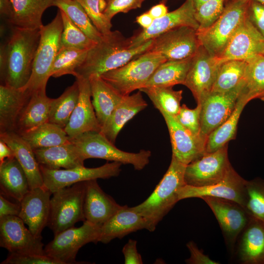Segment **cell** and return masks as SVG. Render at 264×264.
<instances>
[{
    "mask_svg": "<svg viewBox=\"0 0 264 264\" xmlns=\"http://www.w3.org/2000/svg\"><path fill=\"white\" fill-rule=\"evenodd\" d=\"M40 39V29L13 27L9 37L0 45L1 85L16 88L27 85Z\"/></svg>",
    "mask_w": 264,
    "mask_h": 264,
    "instance_id": "cell-1",
    "label": "cell"
},
{
    "mask_svg": "<svg viewBox=\"0 0 264 264\" xmlns=\"http://www.w3.org/2000/svg\"><path fill=\"white\" fill-rule=\"evenodd\" d=\"M153 39L133 48L129 47L128 39L119 31H111L90 48L83 64L76 69L75 77L88 79L93 75L119 67L149 51Z\"/></svg>",
    "mask_w": 264,
    "mask_h": 264,
    "instance_id": "cell-2",
    "label": "cell"
},
{
    "mask_svg": "<svg viewBox=\"0 0 264 264\" xmlns=\"http://www.w3.org/2000/svg\"><path fill=\"white\" fill-rule=\"evenodd\" d=\"M186 166L172 156L167 171L153 193L143 202L132 207L148 220L152 232L179 201L178 191L185 185L184 176Z\"/></svg>",
    "mask_w": 264,
    "mask_h": 264,
    "instance_id": "cell-3",
    "label": "cell"
},
{
    "mask_svg": "<svg viewBox=\"0 0 264 264\" xmlns=\"http://www.w3.org/2000/svg\"><path fill=\"white\" fill-rule=\"evenodd\" d=\"M63 30V20L60 10L49 23L43 25L40 28V42L31 76L27 85L22 88L31 94L45 91L47 82L50 77L52 65L61 48Z\"/></svg>",
    "mask_w": 264,
    "mask_h": 264,
    "instance_id": "cell-4",
    "label": "cell"
},
{
    "mask_svg": "<svg viewBox=\"0 0 264 264\" xmlns=\"http://www.w3.org/2000/svg\"><path fill=\"white\" fill-rule=\"evenodd\" d=\"M76 147L82 158H101L130 164L136 170L143 169L149 163L150 151L141 150L139 152L130 153L115 147L100 132L90 131L69 139Z\"/></svg>",
    "mask_w": 264,
    "mask_h": 264,
    "instance_id": "cell-5",
    "label": "cell"
},
{
    "mask_svg": "<svg viewBox=\"0 0 264 264\" xmlns=\"http://www.w3.org/2000/svg\"><path fill=\"white\" fill-rule=\"evenodd\" d=\"M166 60L160 54L148 51L117 68L100 76L123 96L145 86L156 68Z\"/></svg>",
    "mask_w": 264,
    "mask_h": 264,
    "instance_id": "cell-6",
    "label": "cell"
},
{
    "mask_svg": "<svg viewBox=\"0 0 264 264\" xmlns=\"http://www.w3.org/2000/svg\"><path fill=\"white\" fill-rule=\"evenodd\" d=\"M85 191L86 181L60 189L52 194L47 226L54 236L74 226L79 221L86 220L84 213Z\"/></svg>",
    "mask_w": 264,
    "mask_h": 264,
    "instance_id": "cell-7",
    "label": "cell"
},
{
    "mask_svg": "<svg viewBox=\"0 0 264 264\" xmlns=\"http://www.w3.org/2000/svg\"><path fill=\"white\" fill-rule=\"evenodd\" d=\"M247 2L227 1L220 17L208 28L197 31L200 45L219 58L246 17Z\"/></svg>",
    "mask_w": 264,
    "mask_h": 264,
    "instance_id": "cell-8",
    "label": "cell"
},
{
    "mask_svg": "<svg viewBox=\"0 0 264 264\" xmlns=\"http://www.w3.org/2000/svg\"><path fill=\"white\" fill-rule=\"evenodd\" d=\"M100 234V227L85 220L79 227H70L54 236L45 245L44 253L61 264H81L76 261L78 251L87 243L99 242Z\"/></svg>",
    "mask_w": 264,
    "mask_h": 264,
    "instance_id": "cell-9",
    "label": "cell"
},
{
    "mask_svg": "<svg viewBox=\"0 0 264 264\" xmlns=\"http://www.w3.org/2000/svg\"><path fill=\"white\" fill-rule=\"evenodd\" d=\"M232 167L227 144L216 151L204 153L187 164L184 181L185 184L194 187L211 185L223 179Z\"/></svg>",
    "mask_w": 264,
    "mask_h": 264,
    "instance_id": "cell-10",
    "label": "cell"
},
{
    "mask_svg": "<svg viewBox=\"0 0 264 264\" xmlns=\"http://www.w3.org/2000/svg\"><path fill=\"white\" fill-rule=\"evenodd\" d=\"M122 164L118 162L106 163L96 168L84 166L69 169H49L40 166L44 186L52 194L75 183L98 178L109 179L119 175Z\"/></svg>",
    "mask_w": 264,
    "mask_h": 264,
    "instance_id": "cell-11",
    "label": "cell"
},
{
    "mask_svg": "<svg viewBox=\"0 0 264 264\" xmlns=\"http://www.w3.org/2000/svg\"><path fill=\"white\" fill-rule=\"evenodd\" d=\"M243 86V81L238 87L229 91H211L201 103L199 136L205 143L209 135L233 112Z\"/></svg>",
    "mask_w": 264,
    "mask_h": 264,
    "instance_id": "cell-12",
    "label": "cell"
},
{
    "mask_svg": "<svg viewBox=\"0 0 264 264\" xmlns=\"http://www.w3.org/2000/svg\"><path fill=\"white\" fill-rule=\"evenodd\" d=\"M200 198L214 213L221 229L225 242L232 251L237 241L252 217L239 203L228 199L210 196Z\"/></svg>",
    "mask_w": 264,
    "mask_h": 264,
    "instance_id": "cell-13",
    "label": "cell"
},
{
    "mask_svg": "<svg viewBox=\"0 0 264 264\" xmlns=\"http://www.w3.org/2000/svg\"><path fill=\"white\" fill-rule=\"evenodd\" d=\"M197 31L188 26L174 28L153 39L149 51L160 54L166 61L193 57L200 45Z\"/></svg>",
    "mask_w": 264,
    "mask_h": 264,
    "instance_id": "cell-14",
    "label": "cell"
},
{
    "mask_svg": "<svg viewBox=\"0 0 264 264\" xmlns=\"http://www.w3.org/2000/svg\"><path fill=\"white\" fill-rule=\"evenodd\" d=\"M221 63L201 45L192 57L183 85L192 92L197 104L211 91Z\"/></svg>",
    "mask_w": 264,
    "mask_h": 264,
    "instance_id": "cell-15",
    "label": "cell"
},
{
    "mask_svg": "<svg viewBox=\"0 0 264 264\" xmlns=\"http://www.w3.org/2000/svg\"><path fill=\"white\" fill-rule=\"evenodd\" d=\"M195 7L192 0H185L175 10L163 17L154 19L152 25L143 29L128 38L130 48L137 47L145 42L177 27L188 26L197 30L198 24L196 20Z\"/></svg>",
    "mask_w": 264,
    "mask_h": 264,
    "instance_id": "cell-16",
    "label": "cell"
},
{
    "mask_svg": "<svg viewBox=\"0 0 264 264\" xmlns=\"http://www.w3.org/2000/svg\"><path fill=\"white\" fill-rule=\"evenodd\" d=\"M16 216L0 218V246L10 253L44 254L42 237H35Z\"/></svg>",
    "mask_w": 264,
    "mask_h": 264,
    "instance_id": "cell-17",
    "label": "cell"
},
{
    "mask_svg": "<svg viewBox=\"0 0 264 264\" xmlns=\"http://www.w3.org/2000/svg\"><path fill=\"white\" fill-rule=\"evenodd\" d=\"M246 182L232 167L223 179L214 184L204 187L185 184L178 191V199L210 196L235 201L245 208Z\"/></svg>",
    "mask_w": 264,
    "mask_h": 264,
    "instance_id": "cell-18",
    "label": "cell"
},
{
    "mask_svg": "<svg viewBox=\"0 0 264 264\" xmlns=\"http://www.w3.org/2000/svg\"><path fill=\"white\" fill-rule=\"evenodd\" d=\"M52 194L44 186L37 187L30 189L20 202L19 217L36 237H42V232L47 225Z\"/></svg>",
    "mask_w": 264,
    "mask_h": 264,
    "instance_id": "cell-19",
    "label": "cell"
},
{
    "mask_svg": "<svg viewBox=\"0 0 264 264\" xmlns=\"http://www.w3.org/2000/svg\"><path fill=\"white\" fill-rule=\"evenodd\" d=\"M264 47V37L246 17L219 59L248 61L262 55Z\"/></svg>",
    "mask_w": 264,
    "mask_h": 264,
    "instance_id": "cell-20",
    "label": "cell"
},
{
    "mask_svg": "<svg viewBox=\"0 0 264 264\" xmlns=\"http://www.w3.org/2000/svg\"><path fill=\"white\" fill-rule=\"evenodd\" d=\"M76 80L79 86V99L68 123L64 129L69 139L88 132H100L101 129L90 99L89 79L79 76L76 77Z\"/></svg>",
    "mask_w": 264,
    "mask_h": 264,
    "instance_id": "cell-21",
    "label": "cell"
},
{
    "mask_svg": "<svg viewBox=\"0 0 264 264\" xmlns=\"http://www.w3.org/2000/svg\"><path fill=\"white\" fill-rule=\"evenodd\" d=\"M162 115L170 134L172 156L187 165L205 153L206 143L183 127L176 119L164 111Z\"/></svg>",
    "mask_w": 264,
    "mask_h": 264,
    "instance_id": "cell-22",
    "label": "cell"
},
{
    "mask_svg": "<svg viewBox=\"0 0 264 264\" xmlns=\"http://www.w3.org/2000/svg\"><path fill=\"white\" fill-rule=\"evenodd\" d=\"M122 207L101 189L97 179L86 181L84 201L86 220L101 227Z\"/></svg>",
    "mask_w": 264,
    "mask_h": 264,
    "instance_id": "cell-23",
    "label": "cell"
},
{
    "mask_svg": "<svg viewBox=\"0 0 264 264\" xmlns=\"http://www.w3.org/2000/svg\"><path fill=\"white\" fill-rule=\"evenodd\" d=\"M146 229L152 232L148 220L134 210L124 205L101 227L99 242L108 243L115 239H121L129 234Z\"/></svg>",
    "mask_w": 264,
    "mask_h": 264,
    "instance_id": "cell-24",
    "label": "cell"
},
{
    "mask_svg": "<svg viewBox=\"0 0 264 264\" xmlns=\"http://www.w3.org/2000/svg\"><path fill=\"white\" fill-rule=\"evenodd\" d=\"M237 242L241 264H264V222L252 217Z\"/></svg>",
    "mask_w": 264,
    "mask_h": 264,
    "instance_id": "cell-25",
    "label": "cell"
},
{
    "mask_svg": "<svg viewBox=\"0 0 264 264\" xmlns=\"http://www.w3.org/2000/svg\"><path fill=\"white\" fill-rule=\"evenodd\" d=\"M54 0H9L6 18L13 27L38 29L43 25L42 17Z\"/></svg>",
    "mask_w": 264,
    "mask_h": 264,
    "instance_id": "cell-26",
    "label": "cell"
},
{
    "mask_svg": "<svg viewBox=\"0 0 264 264\" xmlns=\"http://www.w3.org/2000/svg\"><path fill=\"white\" fill-rule=\"evenodd\" d=\"M0 139L13 151L15 157L27 175L30 189L44 186L40 165L30 146L15 132H0Z\"/></svg>",
    "mask_w": 264,
    "mask_h": 264,
    "instance_id": "cell-27",
    "label": "cell"
},
{
    "mask_svg": "<svg viewBox=\"0 0 264 264\" xmlns=\"http://www.w3.org/2000/svg\"><path fill=\"white\" fill-rule=\"evenodd\" d=\"M147 106L140 90L124 96L100 132L114 144L118 134L126 123Z\"/></svg>",
    "mask_w": 264,
    "mask_h": 264,
    "instance_id": "cell-28",
    "label": "cell"
},
{
    "mask_svg": "<svg viewBox=\"0 0 264 264\" xmlns=\"http://www.w3.org/2000/svg\"><path fill=\"white\" fill-rule=\"evenodd\" d=\"M31 94L27 90L0 86V132H16L20 115Z\"/></svg>",
    "mask_w": 264,
    "mask_h": 264,
    "instance_id": "cell-29",
    "label": "cell"
},
{
    "mask_svg": "<svg viewBox=\"0 0 264 264\" xmlns=\"http://www.w3.org/2000/svg\"><path fill=\"white\" fill-rule=\"evenodd\" d=\"M33 151L39 165L47 169H69L84 166L85 160L70 141L62 145Z\"/></svg>",
    "mask_w": 264,
    "mask_h": 264,
    "instance_id": "cell-30",
    "label": "cell"
},
{
    "mask_svg": "<svg viewBox=\"0 0 264 264\" xmlns=\"http://www.w3.org/2000/svg\"><path fill=\"white\" fill-rule=\"evenodd\" d=\"M53 99L45 91L32 93L20 115L15 132L21 134L49 122Z\"/></svg>",
    "mask_w": 264,
    "mask_h": 264,
    "instance_id": "cell-31",
    "label": "cell"
},
{
    "mask_svg": "<svg viewBox=\"0 0 264 264\" xmlns=\"http://www.w3.org/2000/svg\"><path fill=\"white\" fill-rule=\"evenodd\" d=\"M0 194L21 201L30 191L27 175L15 157L0 163Z\"/></svg>",
    "mask_w": 264,
    "mask_h": 264,
    "instance_id": "cell-32",
    "label": "cell"
},
{
    "mask_svg": "<svg viewBox=\"0 0 264 264\" xmlns=\"http://www.w3.org/2000/svg\"><path fill=\"white\" fill-rule=\"evenodd\" d=\"M88 79L92 97V104L102 128L124 96L100 76L93 75Z\"/></svg>",
    "mask_w": 264,
    "mask_h": 264,
    "instance_id": "cell-33",
    "label": "cell"
},
{
    "mask_svg": "<svg viewBox=\"0 0 264 264\" xmlns=\"http://www.w3.org/2000/svg\"><path fill=\"white\" fill-rule=\"evenodd\" d=\"M250 100L241 93L236 107L229 118L218 128L213 131L207 138L205 153L218 150L227 144L235 138L237 125L240 115L246 105Z\"/></svg>",
    "mask_w": 264,
    "mask_h": 264,
    "instance_id": "cell-34",
    "label": "cell"
},
{
    "mask_svg": "<svg viewBox=\"0 0 264 264\" xmlns=\"http://www.w3.org/2000/svg\"><path fill=\"white\" fill-rule=\"evenodd\" d=\"M192 57L176 61H166L155 70L144 87H173L184 85Z\"/></svg>",
    "mask_w": 264,
    "mask_h": 264,
    "instance_id": "cell-35",
    "label": "cell"
},
{
    "mask_svg": "<svg viewBox=\"0 0 264 264\" xmlns=\"http://www.w3.org/2000/svg\"><path fill=\"white\" fill-rule=\"evenodd\" d=\"M20 135L33 150L58 146L70 142L64 129L50 122Z\"/></svg>",
    "mask_w": 264,
    "mask_h": 264,
    "instance_id": "cell-36",
    "label": "cell"
},
{
    "mask_svg": "<svg viewBox=\"0 0 264 264\" xmlns=\"http://www.w3.org/2000/svg\"><path fill=\"white\" fill-rule=\"evenodd\" d=\"M247 61L229 60L221 62L211 91L224 92L238 87L243 81Z\"/></svg>",
    "mask_w": 264,
    "mask_h": 264,
    "instance_id": "cell-37",
    "label": "cell"
},
{
    "mask_svg": "<svg viewBox=\"0 0 264 264\" xmlns=\"http://www.w3.org/2000/svg\"><path fill=\"white\" fill-rule=\"evenodd\" d=\"M79 86L76 80L59 97L53 99L51 104L49 122L65 129L78 101Z\"/></svg>",
    "mask_w": 264,
    "mask_h": 264,
    "instance_id": "cell-38",
    "label": "cell"
},
{
    "mask_svg": "<svg viewBox=\"0 0 264 264\" xmlns=\"http://www.w3.org/2000/svg\"><path fill=\"white\" fill-rule=\"evenodd\" d=\"M53 6L63 11L71 21L96 43L103 35L92 23L86 11L77 0H54Z\"/></svg>",
    "mask_w": 264,
    "mask_h": 264,
    "instance_id": "cell-39",
    "label": "cell"
},
{
    "mask_svg": "<svg viewBox=\"0 0 264 264\" xmlns=\"http://www.w3.org/2000/svg\"><path fill=\"white\" fill-rule=\"evenodd\" d=\"M139 90L147 95L159 112L164 111L174 117L178 114L182 90H175L172 87H148Z\"/></svg>",
    "mask_w": 264,
    "mask_h": 264,
    "instance_id": "cell-40",
    "label": "cell"
},
{
    "mask_svg": "<svg viewBox=\"0 0 264 264\" xmlns=\"http://www.w3.org/2000/svg\"><path fill=\"white\" fill-rule=\"evenodd\" d=\"M247 62L242 93L250 101L254 99L264 101V56L257 55Z\"/></svg>",
    "mask_w": 264,
    "mask_h": 264,
    "instance_id": "cell-41",
    "label": "cell"
},
{
    "mask_svg": "<svg viewBox=\"0 0 264 264\" xmlns=\"http://www.w3.org/2000/svg\"><path fill=\"white\" fill-rule=\"evenodd\" d=\"M88 50L61 47L52 65L50 77L58 78L66 74L75 76L76 69L85 61Z\"/></svg>",
    "mask_w": 264,
    "mask_h": 264,
    "instance_id": "cell-42",
    "label": "cell"
},
{
    "mask_svg": "<svg viewBox=\"0 0 264 264\" xmlns=\"http://www.w3.org/2000/svg\"><path fill=\"white\" fill-rule=\"evenodd\" d=\"M63 30L61 38V47L89 50L97 43L88 37L75 25L61 10Z\"/></svg>",
    "mask_w": 264,
    "mask_h": 264,
    "instance_id": "cell-43",
    "label": "cell"
},
{
    "mask_svg": "<svg viewBox=\"0 0 264 264\" xmlns=\"http://www.w3.org/2000/svg\"><path fill=\"white\" fill-rule=\"evenodd\" d=\"M246 191L245 209L252 218L264 222V179L246 180Z\"/></svg>",
    "mask_w": 264,
    "mask_h": 264,
    "instance_id": "cell-44",
    "label": "cell"
},
{
    "mask_svg": "<svg viewBox=\"0 0 264 264\" xmlns=\"http://www.w3.org/2000/svg\"><path fill=\"white\" fill-rule=\"evenodd\" d=\"M77 0L86 11L93 25L103 35L111 31V21L106 18L104 14L108 0Z\"/></svg>",
    "mask_w": 264,
    "mask_h": 264,
    "instance_id": "cell-45",
    "label": "cell"
},
{
    "mask_svg": "<svg viewBox=\"0 0 264 264\" xmlns=\"http://www.w3.org/2000/svg\"><path fill=\"white\" fill-rule=\"evenodd\" d=\"M225 0H209L195 9V16L198 24V31L210 27L221 15Z\"/></svg>",
    "mask_w": 264,
    "mask_h": 264,
    "instance_id": "cell-46",
    "label": "cell"
},
{
    "mask_svg": "<svg viewBox=\"0 0 264 264\" xmlns=\"http://www.w3.org/2000/svg\"><path fill=\"white\" fill-rule=\"evenodd\" d=\"M201 104H197L194 109L189 108L185 104L181 106L178 114L175 117L183 127L197 136H199L200 116Z\"/></svg>",
    "mask_w": 264,
    "mask_h": 264,
    "instance_id": "cell-47",
    "label": "cell"
},
{
    "mask_svg": "<svg viewBox=\"0 0 264 264\" xmlns=\"http://www.w3.org/2000/svg\"><path fill=\"white\" fill-rule=\"evenodd\" d=\"M1 264H61L44 254L10 253Z\"/></svg>",
    "mask_w": 264,
    "mask_h": 264,
    "instance_id": "cell-48",
    "label": "cell"
},
{
    "mask_svg": "<svg viewBox=\"0 0 264 264\" xmlns=\"http://www.w3.org/2000/svg\"><path fill=\"white\" fill-rule=\"evenodd\" d=\"M145 0H110L104 12L106 18L111 21L119 13H127L139 8Z\"/></svg>",
    "mask_w": 264,
    "mask_h": 264,
    "instance_id": "cell-49",
    "label": "cell"
},
{
    "mask_svg": "<svg viewBox=\"0 0 264 264\" xmlns=\"http://www.w3.org/2000/svg\"><path fill=\"white\" fill-rule=\"evenodd\" d=\"M246 18L264 37V5L257 1H248Z\"/></svg>",
    "mask_w": 264,
    "mask_h": 264,
    "instance_id": "cell-50",
    "label": "cell"
},
{
    "mask_svg": "<svg viewBox=\"0 0 264 264\" xmlns=\"http://www.w3.org/2000/svg\"><path fill=\"white\" fill-rule=\"evenodd\" d=\"M190 256L185 260L188 264H219V262L211 259L205 255L203 251L198 248L196 243L193 241H190L186 244Z\"/></svg>",
    "mask_w": 264,
    "mask_h": 264,
    "instance_id": "cell-51",
    "label": "cell"
},
{
    "mask_svg": "<svg viewBox=\"0 0 264 264\" xmlns=\"http://www.w3.org/2000/svg\"><path fill=\"white\" fill-rule=\"evenodd\" d=\"M125 264H142L141 256L137 249V241L129 239L122 249Z\"/></svg>",
    "mask_w": 264,
    "mask_h": 264,
    "instance_id": "cell-52",
    "label": "cell"
},
{
    "mask_svg": "<svg viewBox=\"0 0 264 264\" xmlns=\"http://www.w3.org/2000/svg\"><path fill=\"white\" fill-rule=\"evenodd\" d=\"M20 211V203H13L5 198L3 195L0 194V218L8 216H19Z\"/></svg>",
    "mask_w": 264,
    "mask_h": 264,
    "instance_id": "cell-53",
    "label": "cell"
},
{
    "mask_svg": "<svg viewBox=\"0 0 264 264\" xmlns=\"http://www.w3.org/2000/svg\"><path fill=\"white\" fill-rule=\"evenodd\" d=\"M166 2V0H163L152 7L147 12L154 19L161 18L169 12Z\"/></svg>",
    "mask_w": 264,
    "mask_h": 264,
    "instance_id": "cell-54",
    "label": "cell"
},
{
    "mask_svg": "<svg viewBox=\"0 0 264 264\" xmlns=\"http://www.w3.org/2000/svg\"><path fill=\"white\" fill-rule=\"evenodd\" d=\"M15 157L11 148L3 140L0 139V163L6 159Z\"/></svg>",
    "mask_w": 264,
    "mask_h": 264,
    "instance_id": "cell-55",
    "label": "cell"
},
{
    "mask_svg": "<svg viewBox=\"0 0 264 264\" xmlns=\"http://www.w3.org/2000/svg\"><path fill=\"white\" fill-rule=\"evenodd\" d=\"M154 19L147 11L136 18V22L140 25L143 29L149 27L153 23Z\"/></svg>",
    "mask_w": 264,
    "mask_h": 264,
    "instance_id": "cell-56",
    "label": "cell"
},
{
    "mask_svg": "<svg viewBox=\"0 0 264 264\" xmlns=\"http://www.w3.org/2000/svg\"><path fill=\"white\" fill-rule=\"evenodd\" d=\"M9 7V0H0V11L2 16H5Z\"/></svg>",
    "mask_w": 264,
    "mask_h": 264,
    "instance_id": "cell-57",
    "label": "cell"
},
{
    "mask_svg": "<svg viewBox=\"0 0 264 264\" xmlns=\"http://www.w3.org/2000/svg\"><path fill=\"white\" fill-rule=\"evenodd\" d=\"M192 0L194 3L195 9H196L198 8L199 6H200L201 4L208 1L209 0Z\"/></svg>",
    "mask_w": 264,
    "mask_h": 264,
    "instance_id": "cell-58",
    "label": "cell"
},
{
    "mask_svg": "<svg viewBox=\"0 0 264 264\" xmlns=\"http://www.w3.org/2000/svg\"><path fill=\"white\" fill-rule=\"evenodd\" d=\"M250 0H255V1H257L261 3H262L264 5V0H225V2H227V1H241V2H246V1H250Z\"/></svg>",
    "mask_w": 264,
    "mask_h": 264,
    "instance_id": "cell-59",
    "label": "cell"
},
{
    "mask_svg": "<svg viewBox=\"0 0 264 264\" xmlns=\"http://www.w3.org/2000/svg\"><path fill=\"white\" fill-rule=\"evenodd\" d=\"M261 55H263V56H264V47L263 50V52H262V53Z\"/></svg>",
    "mask_w": 264,
    "mask_h": 264,
    "instance_id": "cell-60",
    "label": "cell"
},
{
    "mask_svg": "<svg viewBox=\"0 0 264 264\" xmlns=\"http://www.w3.org/2000/svg\"><path fill=\"white\" fill-rule=\"evenodd\" d=\"M110 0H108V1H109Z\"/></svg>",
    "mask_w": 264,
    "mask_h": 264,
    "instance_id": "cell-61",
    "label": "cell"
}]
</instances>
